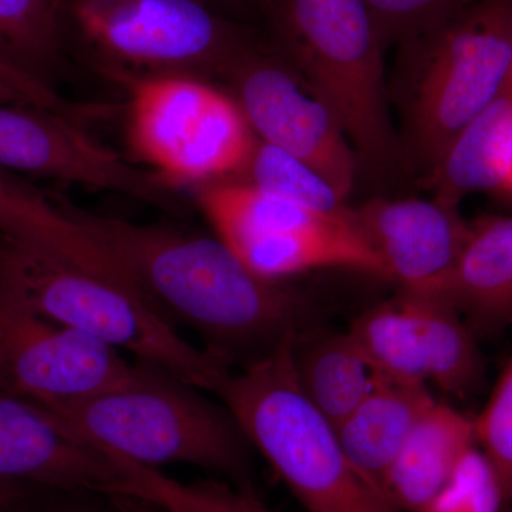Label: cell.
I'll use <instances>...</instances> for the list:
<instances>
[{
	"label": "cell",
	"instance_id": "7402d4cb",
	"mask_svg": "<svg viewBox=\"0 0 512 512\" xmlns=\"http://www.w3.org/2000/svg\"><path fill=\"white\" fill-rule=\"evenodd\" d=\"M60 45L59 0H0V57L43 79Z\"/></svg>",
	"mask_w": 512,
	"mask_h": 512
},
{
	"label": "cell",
	"instance_id": "7a4b0ae2",
	"mask_svg": "<svg viewBox=\"0 0 512 512\" xmlns=\"http://www.w3.org/2000/svg\"><path fill=\"white\" fill-rule=\"evenodd\" d=\"M0 266L37 312L218 394L232 366L191 345L111 256L72 261L3 237Z\"/></svg>",
	"mask_w": 512,
	"mask_h": 512
},
{
	"label": "cell",
	"instance_id": "30bf717a",
	"mask_svg": "<svg viewBox=\"0 0 512 512\" xmlns=\"http://www.w3.org/2000/svg\"><path fill=\"white\" fill-rule=\"evenodd\" d=\"M0 168L174 205L163 178L131 167L69 117L28 104H0Z\"/></svg>",
	"mask_w": 512,
	"mask_h": 512
},
{
	"label": "cell",
	"instance_id": "ffe728a7",
	"mask_svg": "<svg viewBox=\"0 0 512 512\" xmlns=\"http://www.w3.org/2000/svg\"><path fill=\"white\" fill-rule=\"evenodd\" d=\"M104 451L126 480V497L120 501L128 512H276L251 488L225 480L183 483L160 468L141 466L113 451Z\"/></svg>",
	"mask_w": 512,
	"mask_h": 512
},
{
	"label": "cell",
	"instance_id": "5b68a950",
	"mask_svg": "<svg viewBox=\"0 0 512 512\" xmlns=\"http://www.w3.org/2000/svg\"><path fill=\"white\" fill-rule=\"evenodd\" d=\"M403 46L402 146L429 180L458 131L510 80L512 0H476Z\"/></svg>",
	"mask_w": 512,
	"mask_h": 512
},
{
	"label": "cell",
	"instance_id": "44dd1931",
	"mask_svg": "<svg viewBox=\"0 0 512 512\" xmlns=\"http://www.w3.org/2000/svg\"><path fill=\"white\" fill-rule=\"evenodd\" d=\"M348 332L377 375L429 386L419 333L400 296L360 313Z\"/></svg>",
	"mask_w": 512,
	"mask_h": 512
},
{
	"label": "cell",
	"instance_id": "8992f818",
	"mask_svg": "<svg viewBox=\"0 0 512 512\" xmlns=\"http://www.w3.org/2000/svg\"><path fill=\"white\" fill-rule=\"evenodd\" d=\"M274 6L289 55L359 163L390 170L402 144L390 119L384 45L365 0H274Z\"/></svg>",
	"mask_w": 512,
	"mask_h": 512
},
{
	"label": "cell",
	"instance_id": "6da1fadb",
	"mask_svg": "<svg viewBox=\"0 0 512 512\" xmlns=\"http://www.w3.org/2000/svg\"><path fill=\"white\" fill-rule=\"evenodd\" d=\"M60 205L161 315L190 326L229 365L247 366L308 330L305 299L254 274L220 238Z\"/></svg>",
	"mask_w": 512,
	"mask_h": 512
},
{
	"label": "cell",
	"instance_id": "3957f363",
	"mask_svg": "<svg viewBox=\"0 0 512 512\" xmlns=\"http://www.w3.org/2000/svg\"><path fill=\"white\" fill-rule=\"evenodd\" d=\"M202 392L141 362L133 383L46 410L93 446L141 466L185 464L251 488V444L228 407Z\"/></svg>",
	"mask_w": 512,
	"mask_h": 512
},
{
	"label": "cell",
	"instance_id": "484cf974",
	"mask_svg": "<svg viewBox=\"0 0 512 512\" xmlns=\"http://www.w3.org/2000/svg\"><path fill=\"white\" fill-rule=\"evenodd\" d=\"M477 444L493 463L507 501L512 500V356L476 419Z\"/></svg>",
	"mask_w": 512,
	"mask_h": 512
},
{
	"label": "cell",
	"instance_id": "1f68e13d",
	"mask_svg": "<svg viewBox=\"0 0 512 512\" xmlns=\"http://www.w3.org/2000/svg\"><path fill=\"white\" fill-rule=\"evenodd\" d=\"M508 83H510V86L512 87V69H511V74H510V80H508Z\"/></svg>",
	"mask_w": 512,
	"mask_h": 512
},
{
	"label": "cell",
	"instance_id": "4dcf8cb0",
	"mask_svg": "<svg viewBox=\"0 0 512 512\" xmlns=\"http://www.w3.org/2000/svg\"><path fill=\"white\" fill-rule=\"evenodd\" d=\"M503 195H508V197H512V170L510 174V178H508L507 187H505V191Z\"/></svg>",
	"mask_w": 512,
	"mask_h": 512
},
{
	"label": "cell",
	"instance_id": "ba28073f",
	"mask_svg": "<svg viewBox=\"0 0 512 512\" xmlns=\"http://www.w3.org/2000/svg\"><path fill=\"white\" fill-rule=\"evenodd\" d=\"M141 362L37 312L0 266V389L52 409L133 383Z\"/></svg>",
	"mask_w": 512,
	"mask_h": 512
},
{
	"label": "cell",
	"instance_id": "d4e9b609",
	"mask_svg": "<svg viewBox=\"0 0 512 512\" xmlns=\"http://www.w3.org/2000/svg\"><path fill=\"white\" fill-rule=\"evenodd\" d=\"M384 47L406 45L444 25L476 0H365Z\"/></svg>",
	"mask_w": 512,
	"mask_h": 512
},
{
	"label": "cell",
	"instance_id": "f1b7e54d",
	"mask_svg": "<svg viewBox=\"0 0 512 512\" xmlns=\"http://www.w3.org/2000/svg\"><path fill=\"white\" fill-rule=\"evenodd\" d=\"M46 512H128V510L119 498H110L109 504L76 503Z\"/></svg>",
	"mask_w": 512,
	"mask_h": 512
},
{
	"label": "cell",
	"instance_id": "d6986e66",
	"mask_svg": "<svg viewBox=\"0 0 512 512\" xmlns=\"http://www.w3.org/2000/svg\"><path fill=\"white\" fill-rule=\"evenodd\" d=\"M293 359L302 392L335 429L380 379L348 330L319 338L302 333Z\"/></svg>",
	"mask_w": 512,
	"mask_h": 512
},
{
	"label": "cell",
	"instance_id": "8fae6325",
	"mask_svg": "<svg viewBox=\"0 0 512 512\" xmlns=\"http://www.w3.org/2000/svg\"><path fill=\"white\" fill-rule=\"evenodd\" d=\"M239 76L238 104L254 134L308 164L348 200L359 160L329 107L271 60H247Z\"/></svg>",
	"mask_w": 512,
	"mask_h": 512
},
{
	"label": "cell",
	"instance_id": "277c9868",
	"mask_svg": "<svg viewBox=\"0 0 512 512\" xmlns=\"http://www.w3.org/2000/svg\"><path fill=\"white\" fill-rule=\"evenodd\" d=\"M298 338L232 372L218 393L222 403L306 512H399L353 466L335 427L302 392Z\"/></svg>",
	"mask_w": 512,
	"mask_h": 512
},
{
	"label": "cell",
	"instance_id": "ac0fdd59",
	"mask_svg": "<svg viewBox=\"0 0 512 512\" xmlns=\"http://www.w3.org/2000/svg\"><path fill=\"white\" fill-rule=\"evenodd\" d=\"M426 359L429 384L456 399H468L484 379L476 333L447 299L430 292L402 291Z\"/></svg>",
	"mask_w": 512,
	"mask_h": 512
},
{
	"label": "cell",
	"instance_id": "f546056e",
	"mask_svg": "<svg viewBox=\"0 0 512 512\" xmlns=\"http://www.w3.org/2000/svg\"><path fill=\"white\" fill-rule=\"evenodd\" d=\"M0 104H28V106H33L25 94L20 93L18 89L10 86L9 83L3 82V80H0Z\"/></svg>",
	"mask_w": 512,
	"mask_h": 512
},
{
	"label": "cell",
	"instance_id": "7c38bea8",
	"mask_svg": "<svg viewBox=\"0 0 512 512\" xmlns=\"http://www.w3.org/2000/svg\"><path fill=\"white\" fill-rule=\"evenodd\" d=\"M0 483L123 498L126 480L103 450L37 404L0 389Z\"/></svg>",
	"mask_w": 512,
	"mask_h": 512
},
{
	"label": "cell",
	"instance_id": "52a82bcc",
	"mask_svg": "<svg viewBox=\"0 0 512 512\" xmlns=\"http://www.w3.org/2000/svg\"><path fill=\"white\" fill-rule=\"evenodd\" d=\"M128 137L167 183H195L245 170L256 138L237 101L173 74L131 83Z\"/></svg>",
	"mask_w": 512,
	"mask_h": 512
},
{
	"label": "cell",
	"instance_id": "4316f807",
	"mask_svg": "<svg viewBox=\"0 0 512 512\" xmlns=\"http://www.w3.org/2000/svg\"><path fill=\"white\" fill-rule=\"evenodd\" d=\"M0 80L9 83L10 86L18 89L20 93L28 97L33 106L49 111H62L66 106V100L57 96L52 87L47 86L42 80L30 76L12 63L6 62L0 57Z\"/></svg>",
	"mask_w": 512,
	"mask_h": 512
},
{
	"label": "cell",
	"instance_id": "e0dca14e",
	"mask_svg": "<svg viewBox=\"0 0 512 512\" xmlns=\"http://www.w3.org/2000/svg\"><path fill=\"white\" fill-rule=\"evenodd\" d=\"M512 170V87L458 131L429 178L436 200L458 205L473 192L504 194Z\"/></svg>",
	"mask_w": 512,
	"mask_h": 512
},
{
	"label": "cell",
	"instance_id": "83f0119b",
	"mask_svg": "<svg viewBox=\"0 0 512 512\" xmlns=\"http://www.w3.org/2000/svg\"><path fill=\"white\" fill-rule=\"evenodd\" d=\"M32 490L33 487L28 485L0 483V512L15 510L29 497Z\"/></svg>",
	"mask_w": 512,
	"mask_h": 512
},
{
	"label": "cell",
	"instance_id": "5bb4252c",
	"mask_svg": "<svg viewBox=\"0 0 512 512\" xmlns=\"http://www.w3.org/2000/svg\"><path fill=\"white\" fill-rule=\"evenodd\" d=\"M476 446L474 419L434 400L384 474L380 490L397 511L420 512Z\"/></svg>",
	"mask_w": 512,
	"mask_h": 512
},
{
	"label": "cell",
	"instance_id": "9a60e30c",
	"mask_svg": "<svg viewBox=\"0 0 512 512\" xmlns=\"http://www.w3.org/2000/svg\"><path fill=\"white\" fill-rule=\"evenodd\" d=\"M476 333L512 325V215L471 222L453 271L437 291Z\"/></svg>",
	"mask_w": 512,
	"mask_h": 512
},
{
	"label": "cell",
	"instance_id": "4fadbf2b",
	"mask_svg": "<svg viewBox=\"0 0 512 512\" xmlns=\"http://www.w3.org/2000/svg\"><path fill=\"white\" fill-rule=\"evenodd\" d=\"M357 235L402 291L434 292L453 271L470 222L439 200H372L349 208Z\"/></svg>",
	"mask_w": 512,
	"mask_h": 512
},
{
	"label": "cell",
	"instance_id": "603a6c76",
	"mask_svg": "<svg viewBox=\"0 0 512 512\" xmlns=\"http://www.w3.org/2000/svg\"><path fill=\"white\" fill-rule=\"evenodd\" d=\"M245 170L251 185L266 194L318 214L339 215L346 201L319 173L298 158L271 144L256 143Z\"/></svg>",
	"mask_w": 512,
	"mask_h": 512
},
{
	"label": "cell",
	"instance_id": "2e32d148",
	"mask_svg": "<svg viewBox=\"0 0 512 512\" xmlns=\"http://www.w3.org/2000/svg\"><path fill=\"white\" fill-rule=\"evenodd\" d=\"M434 400L427 384L380 377L372 392L336 427L346 456L370 483L380 488L384 474Z\"/></svg>",
	"mask_w": 512,
	"mask_h": 512
},
{
	"label": "cell",
	"instance_id": "cb8c5ba5",
	"mask_svg": "<svg viewBox=\"0 0 512 512\" xmlns=\"http://www.w3.org/2000/svg\"><path fill=\"white\" fill-rule=\"evenodd\" d=\"M505 503L500 477L477 444L420 512H501Z\"/></svg>",
	"mask_w": 512,
	"mask_h": 512
},
{
	"label": "cell",
	"instance_id": "9c48e42d",
	"mask_svg": "<svg viewBox=\"0 0 512 512\" xmlns=\"http://www.w3.org/2000/svg\"><path fill=\"white\" fill-rule=\"evenodd\" d=\"M90 45L117 62L170 69L231 52V33L204 0H73Z\"/></svg>",
	"mask_w": 512,
	"mask_h": 512
}]
</instances>
